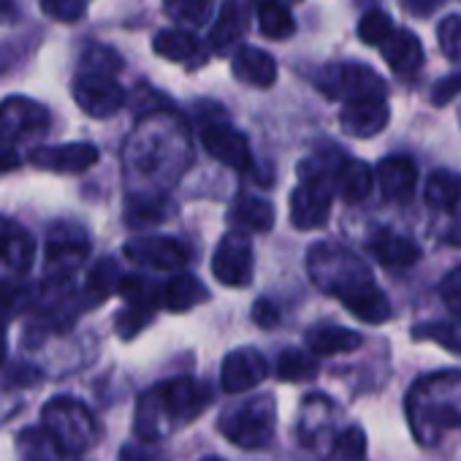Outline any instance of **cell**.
Instances as JSON below:
<instances>
[{"mask_svg":"<svg viewBox=\"0 0 461 461\" xmlns=\"http://www.w3.org/2000/svg\"><path fill=\"white\" fill-rule=\"evenodd\" d=\"M212 402V391L206 383L193 377H174L147 388L136 404V434L144 442H158L168 437L174 429L195 420L206 404Z\"/></svg>","mask_w":461,"mask_h":461,"instance_id":"6da1fadb","label":"cell"},{"mask_svg":"<svg viewBox=\"0 0 461 461\" xmlns=\"http://www.w3.org/2000/svg\"><path fill=\"white\" fill-rule=\"evenodd\" d=\"M407 420L418 442L434 445L445 431L461 429V372L420 377L407 393Z\"/></svg>","mask_w":461,"mask_h":461,"instance_id":"7a4b0ae2","label":"cell"},{"mask_svg":"<svg viewBox=\"0 0 461 461\" xmlns=\"http://www.w3.org/2000/svg\"><path fill=\"white\" fill-rule=\"evenodd\" d=\"M307 272H310L312 283L323 294H329V296H334L339 302H345L356 291L375 283L366 264L358 256H353L350 250H345V248H339L334 242H323V245H315L310 250Z\"/></svg>","mask_w":461,"mask_h":461,"instance_id":"3957f363","label":"cell"},{"mask_svg":"<svg viewBox=\"0 0 461 461\" xmlns=\"http://www.w3.org/2000/svg\"><path fill=\"white\" fill-rule=\"evenodd\" d=\"M41 426L52 434V439L63 447L66 456H79L90 450L101 437L93 412L74 396L50 399L41 407Z\"/></svg>","mask_w":461,"mask_h":461,"instance_id":"277c9868","label":"cell"},{"mask_svg":"<svg viewBox=\"0 0 461 461\" xmlns=\"http://www.w3.org/2000/svg\"><path fill=\"white\" fill-rule=\"evenodd\" d=\"M220 434L245 450H261L275 439L277 404L275 396H253L237 407H228L217 420Z\"/></svg>","mask_w":461,"mask_h":461,"instance_id":"5b68a950","label":"cell"},{"mask_svg":"<svg viewBox=\"0 0 461 461\" xmlns=\"http://www.w3.org/2000/svg\"><path fill=\"white\" fill-rule=\"evenodd\" d=\"M315 87L331 101H361V98H385V82L380 74L364 63H334L323 66L315 74Z\"/></svg>","mask_w":461,"mask_h":461,"instance_id":"8992f818","label":"cell"},{"mask_svg":"<svg viewBox=\"0 0 461 461\" xmlns=\"http://www.w3.org/2000/svg\"><path fill=\"white\" fill-rule=\"evenodd\" d=\"M90 256V240L74 222H55L47 234V272L50 277L66 280Z\"/></svg>","mask_w":461,"mask_h":461,"instance_id":"52a82bcc","label":"cell"},{"mask_svg":"<svg viewBox=\"0 0 461 461\" xmlns=\"http://www.w3.org/2000/svg\"><path fill=\"white\" fill-rule=\"evenodd\" d=\"M212 275L228 288H248L253 283V245L242 230H228L212 256Z\"/></svg>","mask_w":461,"mask_h":461,"instance_id":"ba28073f","label":"cell"},{"mask_svg":"<svg viewBox=\"0 0 461 461\" xmlns=\"http://www.w3.org/2000/svg\"><path fill=\"white\" fill-rule=\"evenodd\" d=\"M74 101L85 114H90L95 120H106L122 109L125 90L117 85V79L112 74L82 71L74 79Z\"/></svg>","mask_w":461,"mask_h":461,"instance_id":"9c48e42d","label":"cell"},{"mask_svg":"<svg viewBox=\"0 0 461 461\" xmlns=\"http://www.w3.org/2000/svg\"><path fill=\"white\" fill-rule=\"evenodd\" d=\"M50 128V112L23 95L6 98L0 104V144H20L41 136Z\"/></svg>","mask_w":461,"mask_h":461,"instance_id":"30bf717a","label":"cell"},{"mask_svg":"<svg viewBox=\"0 0 461 461\" xmlns=\"http://www.w3.org/2000/svg\"><path fill=\"white\" fill-rule=\"evenodd\" d=\"M331 214V187L326 176H304L291 193V222L299 230L323 228Z\"/></svg>","mask_w":461,"mask_h":461,"instance_id":"8fae6325","label":"cell"},{"mask_svg":"<svg viewBox=\"0 0 461 461\" xmlns=\"http://www.w3.org/2000/svg\"><path fill=\"white\" fill-rule=\"evenodd\" d=\"M201 144L214 160H220L222 166L234 171H250L253 166V152H250L245 133H240L237 128H230L222 120L201 125Z\"/></svg>","mask_w":461,"mask_h":461,"instance_id":"7c38bea8","label":"cell"},{"mask_svg":"<svg viewBox=\"0 0 461 461\" xmlns=\"http://www.w3.org/2000/svg\"><path fill=\"white\" fill-rule=\"evenodd\" d=\"M125 258L149 269L171 272V269H182L190 261V250L185 248V242L174 237H141L125 245Z\"/></svg>","mask_w":461,"mask_h":461,"instance_id":"4fadbf2b","label":"cell"},{"mask_svg":"<svg viewBox=\"0 0 461 461\" xmlns=\"http://www.w3.org/2000/svg\"><path fill=\"white\" fill-rule=\"evenodd\" d=\"M269 366L267 358L253 350V348H240L234 353H228L220 369V383L225 393H242L256 388L258 383H264Z\"/></svg>","mask_w":461,"mask_h":461,"instance_id":"5bb4252c","label":"cell"},{"mask_svg":"<svg viewBox=\"0 0 461 461\" xmlns=\"http://www.w3.org/2000/svg\"><path fill=\"white\" fill-rule=\"evenodd\" d=\"M31 163L41 171H58V174H82L90 166L98 163V147L87 141H71L60 147H41L33 152Z\"/></svg>","mask_w":461,"mask_h":461,"instance_id":"9a60e30c","label":"cell"},{"mask_svg":"<svg viewBox=\"0 0 461 461\" xmlns=\"http://www.w3.org/2000/svg\"><path fill=\"white\" fill-rule=\"evenodd\" d=\"M391 120L388 104L385 98H361V101H350L345 104L342 114H339V125L345 133L356 136V139H372L377 136Z\"/></svg>","mask_w":461,"mask_h":461,"instance_id":"2e32d148","label":"cell"},{"mask_svg":"<svg viewBox=\"0 0 461 461\" xmlns=\"http://www.w3.org/2000/svg\"><path fill=\"white\" fill-rule=\"evenodd\" d=\"M369 253L388 269H407L420 261V248L391 228H377L369 234Z\"/></svg>","mask_w":461,"mask_h":461,"instance_id":"e0dca14e","label":"cell"},{"mask_svg":"<svg viewBox=\"0 0 461 461\" xmlns=\"http://www.w3.org/2000/svg\"><path fill=\"white\" fill-rule=\"evenodd\" d=\"M33 256L36 245L28 230L9 217H0V267L12 269L14 275H25L33 264Z\"/></svg>","mask_w":461,"mask_h":461,"instance_id":"ac0fdd59","label":"cell"},{"mask_svg":"<svg viewBox=\"0 0 461 461\" xmlns=\"http://www.w3.org/2000/svg\"><path fill=\"white\" fill-rule=\"evenodd\" d=\"M375 176H377L383 195L391 201H399V203L410 201L415 193V185H418V168L404 155H391V158L380 160Z\"/></svg>","mask_w":461,"mask_h":461,"instance_id":"d6986e66","label":"cell"},{"mask_svg":"<svg viewBox=\"0 0 461 461\" xmlns=\"http://www.w3.org/2000/svg\"><path fill=\"white\" fill-rule=\"evenodd\" d=\"M380 52H383L385 63L393 68V74H399L404 79L415 77L423 66V47H420L418 36L410 31H393L385 39V44L380 47Z\"/></svg>","mask_w":461,"mask_h":461,"instance_id":"ffe728a7","label":"cell"},{"mask_svg":"<svg viewBox=\"0 0 461 461\" xmlns=\"http://www.w3.org/2000/svg\"><path fill=\"white\" fill-rule=\"evenodd\" d=\"M230 68H234V77L245 85L253 87H272L277 82V63L269 52L258 50V47H242L234 60H230Z\"/></svg>","mask_w":461,"mask_h":461,"instance_id":"44dd1931","label":"cell"},{"mask_svg":"<svg viewBox=\"0 0 461 461\" xmlns=\"http://www.w3.org/2000/svg\"><path fill=\"white\" fill-rule=\"evenodd\" d=\"M304 342H307L310 353H315V356H339V353L358 350L364 337L358 331H350L342 326H315L304 334Z\"/></svg>","mask_w":461,"mask_h":461,"instance_id":"7402d4cb","label":"cell"},{"mask_svg":"<svg viewBox=\"0 0 461 461\" xmlns=\"http://www.w3.org/2000/svg\"><path fill=\"white\" fill-rule=\"evenodd\" d=\"M372 168L361 160H342L337 168H334V190L339 193L342 201L348 203H361L369 190H372Z\"/></svg>","mask_w":461,"mask_h":461,"instance_id":"603a6c76","label":"cell"},{"mask_svg":"<svg viewBox=\"0 0 461 461\" xmlns=\"http://www.w3.org/2000/svg\"><path fill=\"white\" fill-rule=\"evenodd\" d=\"M248 31V12L240 0H225L222 9H220V17L214 20L212 25V47L214 50H228L234 47Z\"/></svg>","mask_w":461,"mask_h":461,"instance_id":"cb8c5ba5","label":"cell"},{"mask_svg":"<svg viewBox=\"0 0 461 461\" xmlns=\"http://www.w3.org/2000/svg\"><path fill=\"white\" fill-rule=\"evenodd\" d=\"M206 288L193 275H176L160 288V304L168 312H187L198 302H206Z\"/></svg>","mask_w":461,"mask_h":461,"instance_id":"d4e9b609","label":"cell"},{"mask_svg":"<svg viewBox=\"0 0 461 461\" xmlns=\"http://www.w3.org/2000/svg\"><path fill=\"white\" fill-rule=\"evenodd\" d=\"M426 203L437 212L461 217V176L450 171H434L426 182Z\"/></svg>","mask_w":461,"mask_h":461,"instance_id":"484cf974","label":"cell"},{"mask_svg":"<svg viewBox=\"0 0 461 461\" xmlns=\"http://www.w3.org/2000/svg\"><path fill=\"white\" fill-rule=\"evenodd\" d=\"M345 307H348V312H353L358 321H364V323H385L388 318H391V302H388V296L372 283V285H366V288H361V291H356L353 296H348L345 302H342Z\"/></svg>","mask_w":461,"mask_h":461,"instance_id":"4316f807","label":"cell"},{"mask_svg":"<svg viewBox=\"0 0 461 461\" xmlns=\"http://www.w3.org/2000/svg\"><path fill=\"white\" fill-rule=\"evenodd\" d=\"M17 447L23 461H63V447L52 439L44 426H28L17 434Z\"/></svg>","mask_w":461,"mask_h":461,"instance_id":"83f0119b","label":"cell"},{"mask_svg":"<svg viewBox=\"0 0 461 461\" xmlns=\"http://www.w3.org/2000/svg\"><path fill=\"white\" fill-rule=\"evenodd\" d=\"M120 280H122V275H120V269H117V264L112 258L98 261L90 269V275H87L85 294H82V304L85 307H95V304L106 302L120 288Z\"/></svg>","mask_w":461,"mask_h":461,"instance_id":"f1b7e54d","label":"cell"},{"mask_svg":"<svg viewBox=\"0 0 461 461\" xmlns=\"http://www.w3.org/2000/svg\"><path fill=\"white\" fill-rule=\"evenodd\" d=\"M275 203L267 198H256V195H240V201L230 209V220L240 222L248 230H269L275 225Z\"/></svg>","mask_w":461,"mask_h":461,"instance_id":"f546056e","label":"cell"},{"mask_svg":"<svg viewBox=\"0 0 461 461\" xmlns=\"http://www.w3.org/2000/svg\"><path fill=\"white\" fill-rule=\"evenodd\" d=\"M258 28L272 41H285L296 33L294 14L285 4H280V0H264L258 6Z\"/></svg>","mask_w":461,"mask_h":461,"instance_id":"4dcf8cb0","label":"cell"},{"mask_svg":"<svg viewBox=\"0 0 461 461\" xmlns=\"http://www.w3.org/2000/svg\"><path fill=\"white\" fill-rule=\"evenodd\" d=\"M152 50L171 63H193L201 52V44L187 31H160L152 41Z\"/></svg>","mask_w":461,"mask_h":461,"instance_id":"1f68e13d","label":"cell"},{"mask_svg":"<svg viewBox=\"0 0 461 461\" xmlns=\"http://www.w3.org/2000/svg\"><path fill=\"white\" fill-rule=\"evenodd\" d=\"M412 339L437 342L447 353L461 356V321H434V323H418L412 326Z\"/></svg>","mask_w":461,"mask_h":461,"instance_id":"d6a6232c","label":"cell"},{"mask_svg":"<svg viewBox=\"0 0 461 461\" xmlns=\"http://www.w3.org/2000/svg\"><path fill=\"white\" fill-rule=\"evenodd\" d=\"M318 375V361L315 353H304V350H283L277 358V377L288 380V383H304L312 380Z\"/></svg>","mask_w":461,"mask_h":461,"instance_id":"836d02e7","label":"cell"},{"mask_svg":"<svg viewBox=\"0 0 461 461\" xmlns=\"http://www.w3.org/2000/svg\"><path fill=\"white\" fill-rule=\"evenodd\" d=\"M171 214V203L163 195H133L128 203L131 225H158Z\"/></svg>","mask_w":461,"mask_h":461,"instance_id":"e575fe53","label":"cell"},{"mask_svg":"<svg viewBox=\"0 0 461 461\" xmlns=\"http://www.w3.org/2000/svg\"><path fill=\"white\" fill-rule=\"evenodd\" d=\"M329 461H366V434L361 426L339 431L329 447Z\"/></svg>","mask_w":461,"mask_h":461,"instance_id":"d590c367","label":"cell"},{"mask_svg":"<svg viewBox=\"0 0 461 461\" xmlns=\"http://www.w3.org/2000/svg\"><path fill=\"white\" fill-rule=\"evenodd\" d=\"M163 12L179 25L201 28L212 14V0H163Z\"/></svg>","mask_w":461,"mask_h":461,"instance_id":"8d00e7d4","label":"cell"},{"mask_svg":"<svg viewBox=\"0 0 461 461\" xmlns=\"http://www.w3.org/2000/svg\"><path fill=\"white\" fill-rule=\"evenodd\" d=\"M393 31H396V28H393L391 17L383 14V12H369V14H364V20L358 23V39H361L364 44H369V47H383L385 39H388Z\"/></svg>","mask_w":461,"mask_h":461,"instance_id":"74e56055","label":"cell"},{"mask_svg":"<svg viewBox=\"0 0 461 461\" xmlns=\"http://www.w3.org/2000/svg\"><path fill=\"white\" fill-rule=\"evenodd\" d=\"M158 307H149V304H128L120 315H117V334L122 339H133L155 315Z\"/></svg>","mask_w":461,"mask_h":461,"instance_id":"f35d334b","label":"cell"},{"mask_svg":"<svg viewBox=\"0 0 461 461\" xmlns=\"http://www.w3.org/2000/svg\"><path fill=\"white\" fill-rule=\"evenodd\" d=\"M31 302V291L14 283H0V323H6L17 312H23Z\"/></svg>","mask_w":461,"mask_h":461,"instance_id":"ab89813d","label":"cell"},{"mask_svg":"<svg viewBox=\"0 0 461 461\" xmlns=\"http://www.w3.org/2000/svg\"><path fill=\"white\" fill-rule=\"evenodd\" d=\"M439 47L447 60L461 63V17H445L439 31H437Z\"/></svg>","mask_w":461,"mask_h":461,"instance_id":"60d3db41","label":"cell"},{"mask_svg":"<svg viewBox=\"0 0 461 461\" xmlns=\"http://www.w3.org/2000/svg\"><path fill=\"white\" fill-rule=\"evenodd\" d=\"M122 68L120 55H114L109 47H93L82 58V71H98V74H117Z\"/></svg>","mask_w":461,"mask_h":461,"instance_id":"b9f144b4","label":"cell"},{"mask_svg":"<svg viewBox=\"0 0 461 461\" xmlns=\"http://www.w3.org/2000/svg\"><path fill=\"white\" fill-rule=\"evenodd\" d=\"M439 299L447 307L450 315L461 318V267L450 269L442 280H439Z\"/></svg>","mask_w":461,"mask_h":461,"instance_id":"7bdbcfd3","label":"cell"},{"mask_svg":"<svg viewBox=\"0 0 461 461\" xmlns=\"http://www.w3.org/2000/svg\"><path fill=\"white\" fill-rule=\"evenodd\" d=\"M458 93H461V74H453V77H447V79H442V82L434 85L431 104L445 106V104H450Z\"/></svg>","mask_w":461,"mask_h":461,"instance_id":"ee69618b","label":"cell"},{"mask_svg":"<svg viewBox=\"0 0 461 461\" xmlns=\"http://www.w3.org/2000/svg\"><path fill=\"white\" fill-rule=\"evenodd\" d=\"M253 321H256L261 329H275V326L280 323V310H277L272 302L261 299V302H256V307H253Z\"/></svg>","mask_w":461,"mask_h":461,"instance_id":"f6af8a7d","label":"cell"},{"mask_svg":"<svg viewBox=\"0 0 461 461\" xmlns=\"http://www.w3.org/2000/svg\"><path fill=\"white\" fill-rule=\"evenodd\" d=\"M120 461H166L158 450L144 447V445H125L120 450Z\"/></svg>","mask_w":461,"mask_h":461,"instance_id":"bcb514c9","label":"cell"},{"mask_svg":"<svg viewBox=\"0 0 461 461\" xmlns=\"http://www.w3.org/2000/svg\"><path fill=\"white\" fill-rule=\"evenodd\" d=\"M404 6L410 14H418V17H429L437 6H439V0H404Z\"/></svg>","mask_w":461,"mask_h":461,"instance_id":"7dc6e473","label":"cell"},{"mask_svg":"<svg viewBox=\"0 0 461 461\" xmlns=\"http://www.w3.org/2000/svg\"><path fill=\"white\" fill-rule=\"evenodd\" d=\"M17 20H20L17 0H0V25H12Z\"/></svg>","mask_w":461,"mask_h":461,"instance_id":"c3c4849f","label":"cell"},{"mask_svg":"<svg viewBox=\"0 0 461 461\" xmlns=\"http://www.w3.org/2000/svg\"><path fill=\"white\" fill-rule=\"evenodd\" d=\"M17 166H20V158H17V152H14L9 144H0V174L14 171Z\"/></svg>","mask_w":461,"mask_h":461,"instance_id":"681fc988","label":"cell"},{"mask_svg":"<svg viewBox=\"0 0 461 461\" xmlns=\"http://www.w3.org/2000/svg\"><path fill=\"white\" fill-rule=\"evenodd\" d=\"M6 350H9V342H6V323H0V364L6 361Z\"/></svg>","mask_w":461,"mask_h":461,"instance_id":"f907efd6","label":"cell"},{"mask_svg":"<svg viewBox=\"0 0 461 461\" xmlns=\"http://www.w3.org/2000/svg\"><path fill=\"white\" fill-rule=\"evenodd\" d=\"M201 461H222V458H217V456H206V458H201Z\"/></svg>","mask_w":461,"mask_h":461,"instance_id":"816d5d0a","label":"cell"},{"mask_svg":"<svg viewBox=\"0 0 461 461\" xmlns=\"http://www.w3.org/2000/svg\"><path fill=\"white\" fill-rule=\"evenodd\" d=\"M41 4H47V0H41Z\"/></svg>","mask_w":461,"mask_h":461,"instance_id":"f5cc1de1","label":"cell"},{"mask_svg":"<svg viewBox=\"0 0 461 461\" xmlns=\"http://www.w3.org/2000/svg\"><path fill=\"white\" fill-rule=\"evenodd\" d=\"M458 117H461V112H458Z\"/></svg>","mask_w":461,"mask_h":461,"instance_id":"db71d44e","label":"cell"}]
</instances>
